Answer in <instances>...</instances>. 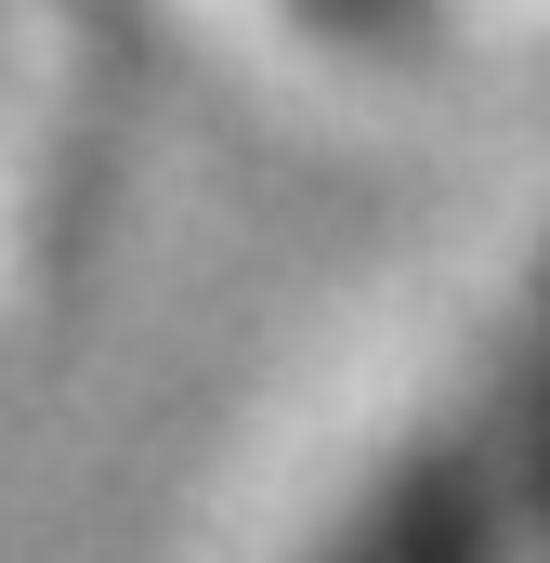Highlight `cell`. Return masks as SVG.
Wrapping results in <instances>:
<instances>
[{
    "label": "cell",
    "mask_w": 550,
    "mask_h": 563,
    "mask_svg": "<svg viewBox=\"0 0 550 563\" xmlns=\"http://www.w3.org/2000/svg\"><path fill=\"white\" fill-rule=\"evenodd\" d=\"M315 13H341V26H367V13H381V0H315Z\"/></svg>",
    "instance_id": "7a4b0ae2"
},
{
    "label": "cell",
    "mask_w": 550,
    "mask_h": 563,
    "mask_svg": "<svg viewBox=\"0 0 550 563\" xmlns=\"http://www.w3.org/2000/svg\"><path fill=\"white\" fill-rule=\"evenodd\" d=\"M328 563H485V485H472V459L381 472L367 511L328 538Z\"/></svg>",
    "instance_id": "6da1fadb"
}]
</instances>
